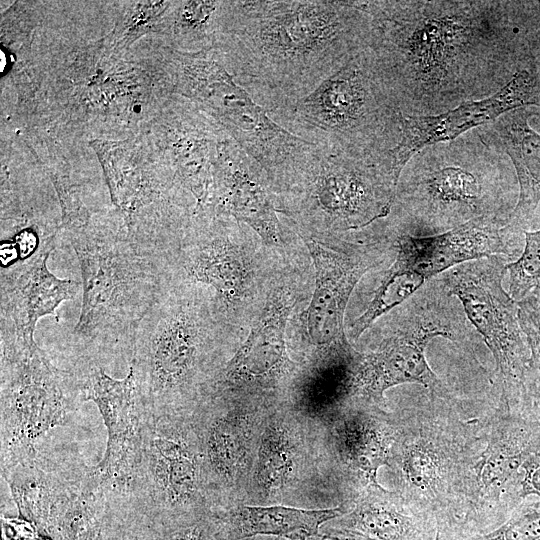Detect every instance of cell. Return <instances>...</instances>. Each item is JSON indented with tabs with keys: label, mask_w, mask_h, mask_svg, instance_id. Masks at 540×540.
Returning a JSON list of instances; mask_svg holds the SVG:
<instances>
[{
	"label": "cell",
	"mask_w": 540,
	"mask_h": 540,
	"mask_svg": "<svg viewBox=\"0 0 540 540\" xmlns=\"http://www.w3.org/2000/svg\"><path fill=\"white\" fill-rule=\"evenodd\" d=\"M528 108L507 112L477 133L488 148L512 161L519 194L506 225L519 235L527 231L540 203V134L529 124L533 111Z\"/></svg>",
	"instance_id": "484cf974"
},
{
	"label": "cell",
	"mask_w": 540,
	"mask_h": 540,
	"mask_svg": "<svg viewBox=\"0 0 540 540\" xmlns=\"http://www.w3.org/2000/svg\"><path fill=\"white\" fill-rule=\"evenodd\" d=\"M404 305L400 326L371 353L355 351L349 366V404L363 403L386 408L385 391L418 383L440 396L449 392L427 363L429 342L442 336L462 341L475 329L469 327L459 300L439 276L427 280Z\"/></svg>",
	"instance_id": "9c48e42d"
},
{
	"label": "cell",
	"mask_w": 540,
	"mask_h": 540,
	"mask_svg": "<svg viewBox=\"0 0 540 540\" xmlns=\"http://www.w3.org/2000/svg\"><path fill=\"white\" fill-rule=\"evenodd\" d=\"M6 65H7L6 54L3 51H1V72L6 68Z\"/></svg>",
	"instance_id": "60d3db41"
},
{
	"label": "cell",
	"mask_w": 540,
	"mask_h": 540,
	"mask_svg": "<svg viewBox=\"0 0 540 540\" xmlns=\"http://www.w3.org/2000/svg\"><path fill=\"white\" fill-rule=\"evenodd\" d=\"M397 431V415L374 405L352 403L333 417L334 451L363 489L380 485L377 473L389 464Z\"/></svg>",
	"instance_id": "d4e9b609"
},
{
	"label": "cell",
	"mask_w": 540,
	"mask_h": 540,
	"mask_svg": "<svg viewBox=\"0 0 540 540\" xmlns=\"http://www.w3.org/2000/svg\"><path fill=\"white\" fill-rule=\"evenodd\" d=\"M169 6V2H141L130 12L123 23L121 43L128 45L139 35L146 32L151 23Z\"/></svg>",
	"instance_id": "8d00e7d4"
},
{
	"label": "cell",
	"mask_w": 540,
	"mask_h": 540,
	"mask_svg": "<svg viewBox=\"0 0 540 540\" xmlns=\"http://www.w3.org/2000/svg\"><path fill=\"white\" fill-rule=\"evenodd\" d=\"M467 140L429 146L409 161L413 164L401 173L393 204L403 212L398 233L435 235L480 217L508 221L495 155L480 138Z\"/></svg>",
	"instance_id": "8992f818"
},
{
	"label": "cell",
	"mask_w": 540,
	"mask_h": 540,
	"mask_svg": "<svg viewBox=\"0 0 540 540\" xmlns=\"http://www.w3.org/2000/svg\"><path fill=\"white\" fill-rule=\"evenodd\" d=\"M436 540H442V539H441V535H440V532H439V534H438V536H437V539H436Z\"/></svg>",
	"instance_id": "b9f144b4"
},
{
	"label": "cell",
	"mask_w": 540,
	"mask_h": 540,
	"mask_svg": "<svg viewBox=\"0 0 540 540\" xmlns=\"http://www.w3.org/2000/svg\"><path fill=\"white\" fill-rule=\"evenodd\" d=\"M510 261L491 256L453 267L438 275L460 302L472 327L496 363L499 398L524 405L529 350L520 327L517 302L503 288Z\"/></svg>",
	"instance_id": "4fadbf2b"
},
{
	"label": "cell",
	"mask_w": 540,
	"mask_h": 540,
	"mask_svg": "<svg viewBox=\"0 0 540 540\" xmlns=\"http://www.w3.org/2000/svg\"><path fill=\"white\" fill-rule=\"evenodd\" d=\"M39 255L0 271V345L32 346L38 320L55 315L61 302L72 299L79 282L56 277Z\"/></svg>",
	"instance_id": "603a6c76"
},
{
	"label": "cell",
	"mask_w": 540,
	"mask_h": 540,
	"mask_svg": "<svg viewBox=\"0 0 540 540\" xmlns=\"http://www.w3.org/2000/svg\"><path fill=\"white\" fill-rule=\"evenodd\" d=\"M192 223L171 255L174 282L212 288L218 314L243 303L250 288L252 265L244 248L232 238L220 217Z\"/></svg>",
	"instance_id": "ac0fdd59"
},
{
	"label": "cell",
	"mask_w": 540,
	"mask_h": 540,
	"mask_svg": "<svg viewBox=\"0 0 540 540\" xmlns=\"http://www.w3.org/2000/svg\"><path fill=\"white\" fill-rule=\"evenodd\" d=\"M146 540H227L211 512L169 522L148 518Z\"/></svg>",
	"instance_id": "836d02e7"
},
{
	"label": "cell",
	"mask_w": 540,
	"mask_h": 540,
	"mask_svg": "<svg viewBox=\"0 0 540 540\" xmlns=\"http://www.w3.org/2000/svg\"><path fill=\"white\" fill-rule=\"evenodd\" d=\"M211 511L228 505L252 470L261 423L233 396H208L193 412Z\"/></svg>",
	"instance_id": "2e32d148"
},
{
	"label": "cell",
	"mask_w": 540,
	"mask_h": 540,
	"mask_svg": "<svg viewBox=\"0 0 540 540\" xmlns=\"http://www.w3.org/2000/svg\"><path fill=\"white\" fill-rule=\"evenodd\" d=\"M333 527L374 540H436L435 520L411 506L398 492L381 485L363 489Z\"/></svg>",
	"instance_id": "4316f807"
},
{
	"label": "cell",
	"mask_w": 540,
	"mask_h": 540,
	"mask_svg": "<svg viewBox=\"0 0 540 540\" xmlns=\"http://www.w3.org/2000/svg\"><path fill=\"white\" fill-rule=\"evenodd\" d=\"M350 505L328 509H302L284 505L231 503L211 511L227 540L274 536L287 540H309L320 527L350 509Z\"/></svg>",
	"instance_id": "83f0119b"
},
{
	"label": "cell",
	"mask_w": 540,
	"mask_h": 540,
	"mask_svg": "<svg viewBox=\"0 0 540 540\" xmlns=\"http://www.w3.org/2000/svg\"><path fill=\"white\" fill-rule=\"evenodd\" d=\"M278 540H287V539H278Z\"/></svg>",
	"instance_id": "ee69618b"
},
{
	"label": "cell",
	"mask_w": 540,
	"mask_h": 540,
	"mask_svg": "<svg viewBox=\"0 0 540 540\" xmlns=\"http://www.w3.org/2000/svg\"><path fill=\"white\" fill-rule=\"evenodd\" d=\"M399 179L389 152L352 155L324 152L284 194L279 212L313 227L361 229L391 213Z\"/></svg>",
	"instance_id": "8fae6325"
},
{
	"label": "cell",
	"mask_w": 540,
	"mask_h": 540,
	"mask_svg": "<svg viewBox=\"0 0 540 540\" xmlns=\"http://www.w3.org/2000/svg\"><path fill=\"white\" fill-rule=\"evenodd\" d=\"M426 281L396 254L366 309L352 322L350 337L358 340L378 318L407 301Z\"/></svg>",
	"instance_id": "f546056e"
},
{
	"label": "cell",
	"mask_w": 540,
	"mask_h": 540,
	"mask_svg": "<svg viewBox=\"0 0 540 540\" xmlns=\"http://www.w3.org/2000/svg\"><path fill=\"white\" fill-rule=\"evenodd\" d=\"M68 234L78 258L83 299L71 332L72 364L130 357L136 332L174 284L171 255L133 240L120 218L92 220Z\"/></svg>",
	"instance_id": "3957f363"
},
{
	"label": "cell",
	"mask_w": 540,
	"mask_h": 540,
	"mask_svg": "<svg viewBox=\"0 0 540 540\" xmlns=\"http://www.w3.org/2000/svg\"><path fill=\"white\" fill-rule=\"evenodd\" d=\"M524 247L520 257L507 264L508 293L518 302L540 285V229L524 232Z\"/></svg>",
	"instance_id": "e575fe53"
},
{
	"label": "cell",
	"mask_w": 540,
	"mask_h": 540,
	"mask_svg": "<svg viewBox=\"0 0 540 540\" xmlns=\"http://www.w3.org/2000/svg\"><path fill=\"white\" fill-rule=\"evenodd\" d=\"M519 496L522 501L530 495L540 497V452L532 453L522 464Z\"/></svg>",
	"instance_id": "74e56055"
},
{
	"label": "cell",
	"mask_w": 540,
	"mask_h": 540,
	"mask_svg": "<svg viewBox=\"0 0 540 540\" xmlns=\"http://www.w3.org/2000/svg\"><path fill=\"white\" fill-rule=\"evenodd\" d=\"M268 112L326 152L352 155L389 152L398 141L402 113L364 49L308 94Z\"/></svg>",
	"instance_id": "52a82bcc"
},
{
	"label": "cell",
	"mask_w": 540,
	"mask_h": 540,
	"mask_svg": "<svg viewBox=\"0 0 540 540\" xmlns=\"http://www.w3.org/2000/svg\"><path fill=\"white\" fill-rule=\"evenodd\" d=\"M296 298L284 286L274 289L245 341L220 368L207 396H233L244 389L270 388L293 369L285 331Z\"/></svg>",
	"instance_id": "d6986e66"
},
{
	"label": "cell",
	"mask_w": 540,
	"mask_h": 540,
	"mask_svg": "<svg viewBox=\"0 0 540 540\" xmlns=\"http://www.w3.org/2000/svg\"><path fill=\"white\" fill-rule=\"evenodd\" d=\"M106 540H146L147 516L128 492L106 490Z\"/></svg>",
	"instance_id": "d6a6232c"
},
{
	"label": "cell",
	"mask_w": 540,
	"mask_h": 540,
	"mask_svg": "<svg viewBox=\"0 0 540 540\" xmlns=\"http://www.w3.org/2000/svg\"><path fill=\"white\" fill-rule=\"evenodd\" d=\"M315 537H316V536H315ZM315 537H313V538H311V539H309V540H315Z\"/></svg>",
	"instance_id": "7bdbcfd3"
},
{
	"label": "cell",
	"mask_w": 540,
	"mask_h": 540,
	"mask_svg": "<svg viewBox=\"0 0 540 540\" xmlns=\"http://www.w3.org/2000/svg\"><path fill=\"white\" fill-rule=\"evenodd\" d=\"M107 493L95 467L66 460L47 492L39 534L53 540H106Z\"/></svg>",
	"instance_id": "cb8c5ba5"
},
{
	"label": "cell",
	"mask_w": 540,
	"mask_h": 540,
	"mask_svg": "<svg viewBox=\"0 0 540 540\" xmlns=\"http://www.w3.org/2000/svg\"><path fill=\"white\" fill-rule=\"evenodd\" d=\"M482 431L484 447L472 473L461 540L488 533L508 519L523 502L521 466L540 452V422L522 406L498 399Z\"/></svg>",
	"instance_id": "5bb4252c"
},
{
	"label": "cell",
	"mask_w": 540,
	"mask_h": 540,
	"mask_svg": "<svg viewBox=\"0 0 540 540\" xmlns=\"http://www.w3.org/2000/svg\"><path fill=\"white\" fill-rule=\"evenodd\" d=\"M512 6L365 1L364 51L402 113L439 114L492 95L516 73Z\"/></svg>",
	"instance_id": "6da1fadb"
},
{
	"label": "cell",
	"mask_w": 540,
	"mask_h": 540,
	"mask_svg": "<svg viewBox=\"0 0 540 540\" xmlns=\"http://www.w3.org/2000/svg\"><path fill=\"white\" fill-rule=\"evenodd\" d=\"M127 492L154 522L211 512L193 413L150 417Z\"/></svg>",
	"instance_id": "7c38bea8"
},
{
	"label": "cell",
	"mask_w": 540,
	"mask_h": 540,
	"mask_svg": "<svg viewBox=\"0 0 540 540\" xmlns=\"http://www.w3.org/2000/svg\"><path fill=\"white\" fill-rule=\"evenodd\" d=\"M315 540H374L362 534L336 528V527H327L323 529L316 537Z\"/></svg>",
	"instance_id": "ab89813d"
},
{
	"label": "cell",
	"mask_w": 540,
	"mask_h": 540,
	"mask_svg": "<svg viewBox=\"0 0 540 540\" xmlns=\"http://www.w3.org/2000/svg\"><path fill=\"white\" fill-rule=\"evenodd\" d=\"M301 440L283 418H272L264 427L252 467L253 486L265 498L285 491L301 466Z\"/></svg>",
	"instance_id": "f1b7e54d"
},
{
	"label": "cell",
	"mask_w": 540,
	"mask_h": 540,
	"mask_svg": "<svg viewBox=\"0 0 540 540\" xmlns=\"http://www.w3.org/2000/svg\"><path fill=\"white\" fill-rule=\"evenodd\" d=\"M214 210L215 217L245 223L267 244L281 240V223L269 177L228 134L219 144Z\"/></svg>",
	"instance_id": "44dd1931"
},
{
	"label": "cell",
	"mask_w": 540,
	"mask_h": 540,
	"mask_svg": "<svg viewBox=\"0 0 540 540\" xmlns=\"http://www.w3.org/2000/svg\"><path fill=\"white\" fill-rule=\"evenodd\" d=\"M84 400L99 408L107 427L103 458L95 466L107 490L126 491L134 474L144 429L151 417L133 368L127 376L114 379L97 364H72Z\"/></svg>",
	"instance_id": "9a60e30c"
},
{
	"label": "cell",
	"mask_w": 540,
	"mask_h": 540,
	"mask_svg": "<svg viewBox=\"0 0 540 540\" xmlns=\"http://www.w3.org/2000/svg\"><path fill=\"white\" fill-rule=\"evenodd\" d=\"M540 107V70L535 60L520 68L498 91L480 100L466 101L445 112L413 116L401 113L399 136L389 150L396 176L421 150L451 142L468 131L488 125L507 112Z\"/></svg>",
	"instance_id": "e0dca14e"
},
{
	"label": "cell",
	"mask_w": 540,
	"mask_h": 540,
	"mask_svg": "<svg viewBox=\"0 0 540 540\" xmlns=\"http://www.w3.org/2000/svg\"><path fill=\"white\" fill-rule=\"evenodd\" d=\"M517 305L520 327L529 350L524 406L540 422V285Z\"/></svg>",
	"instance_id": "4dcf8cb0"
},
{
	"label": "cell",
	"mask_w": 540,
	"mask_h": 540,
	"mask_svg": "<svg viewBox=\"0 0 540 540\" xmlns=\"http://www.w3.org/2000/svg\"><path fill=\"white\" fill-rule=\"evenodd\" d=\"M463 540H540V500L523 501L494 530Z\"/></svg>",
	"instance_id": "d590c367"
},
{
	"label": "cell",
	"mask_w": 540,
	"mask_h": 540,
	"mask_svg": "<svg viewBox=\"0 0 540 540\" xmlns=\"http://www.w3.org/2000/svg\"><path fill=\"white\" fill-rule=\"evenodd\" d=\"M1 348V470L31 460L38 443L85 401L75 370L33 346Z\"/></svg>",
	"instance_id": "30bf717a"
},
{
	"label": "cell",
	"mask_w": 540,
	"mask_h": 540,
	"mask_svg": "<svg viewBox=\"0 0 540 540\" xmlns=\"http://www.w3.org/2000/svg\"><path fill=\"white\" fill-rule=\"evenodd\" d=\"M2 540H35L37 527L22 516H8L1 513Z\"/></svg>",
	"instance_id": "f35d334b"
},
{
	"label": "cell",
	"mask_w": 540,
	"mask_h": 540,
	"mask_svg": "<svg viewBox=\"0 0 540 540\" xmlns=\"http://www.w3.org/2000/svg\"><path fill=\"white\" fill-rule=\"evenodd\" d=\"M494 217H480L446 232L397 236L396 254L427 280L458 265L491 256L509 261L519 251V234Z\"/></svg>",
	"instance_id": "7402d4cb"
},
{
	"label": "cell",
	"mask_w": 540,
	"mask_h": 540,
	"mask_svg": "<svg viewBox=\"0 0 540 540\" xmlns=\"http://www.w3.org/2000/svg\"><path fill=\"white\" fill-rule=\"evenodd\" d=\"M365 1H226L216 41L268 111L300 98L364 48Z\"/></svg>",
	"instance_id": "7a4b0ae2"
},
{
	"label": "cell",
	"mask_w": 540,
	"mask_h": 540,
	"mask_svg": "<svg viewBox=\"0 0 540 540\" xmlns=\"http://www.w3.org/2000/svg\"><path fill=\"white\" fill-rule=\"evenodd\" d=\"M208 51V50H207ZM207 51L178 57L180 91L200 103L266 171L273 191L294 186L325 152L278 124Z\"/></svg>",
	"instance_id": "ba28073f"
},
{
	"label": "cell",
	"mask_w": 540,
	"mask_h": 540,
	"mask_svg": "<svg viewBox=\"0 0 540 540\" xmlns=\"http://www.w3.org/2000/svg\"><path fill=\"white\" fill-rule=\"evenodd\" d=\"M315 269V289L307 310V333L311 342L328 351L350 344L344 316L350 296L362 276L381 262L386 250L352 246L336 250L313 238L301 236Z\"/></svg>",
	"instance_id": "ffe728a7"
},
{
	"label": "cell",
	"mask_w": 540,
	"mask_h": 540,
	"mask_svg": "<svg viewBox=\"0 0 540 540\" xmlns=\"http://www.w3.org/2000/svg\"><path fill=\"white\" fill-rule=\"evenodd\" d=\"M213 302L196 285L174 283L141 322L130 352L152 417L191 414L220 370V327Z\"/></svg>",
	"instance_id": "5b68a950"
},
{
	"label": "cell",
	"mask_w": 540,
	"mask_h": 540,
	"mask_svg": "<svg viewBox=\"0 0 540 540\" xmlns=\"http://www.w3.org/2000/svg\"><path fill=\"white\" fill-rule=\"evenodd\" d=\"M224 2L182 1L174 14V33L188 47H202L216 40Z\"/></svg>",
	"instance_id": "1f68e13d"
},
{
	"label": "cell",
	"mask_w": 540,
	"mask_h": 540,
	"mask_svg": "<svg viewBox=\"0 0 540 540\" xmlns=\"http://www.w3.org/2000/svg\"><path fill=\"white\" fill-rule=\"evenodd\" d=\"M397 419L388 464L395 491L435 520L442 540H461L472 473L484 447L482 421L463 419L450 395L428 390Z\"/></svg>",
	"instance_id": "277c9868"
}]
</instances>
